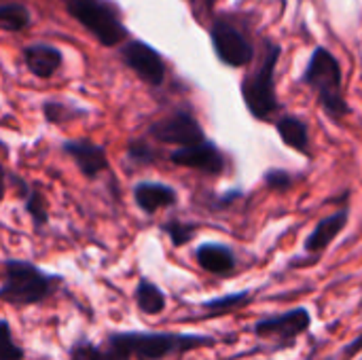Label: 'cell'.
I'll return each instance as SVG.
<instances>
[{
  "label": "cell",
  "mask_w": 362,
  "mask_h": 360,
  "mask_svg": "<svg viewBox=\"0 0 362 360\" xmlns=\"http://www.w3.org/2000/svg\"><path fill=\"white\" fill-rule=\"evenodd\" d=\"M212 346H216V339L210 335L125 331L110 333L102 344L78 339L70 346L68 354L70 360H165Z\"/></svg>",
  "instance_id": "6da1fadb"
},
{
  "label": "cell",
  "mask_w": 362,
  "mask_h": 360,
  "mask_svg": "<svg viewBox=\"0 0 362 360\" xmlns=\"http://www.w3.org/2000/svg\"><path fill=\"white\" fill-rule=\"evenodd\" d=\"M299 81L316 93L322 112L331 121L339 123L344 117L350 115V104L344 91V68L331 49L322 45L314 47Z\"/></svg>",
  "instance_id": "7a4b0ae2"
},
{
  "label": "cell",
  "mask_w": 362,
  "mask_h": 360,
  "mask_svg": "<svg viewBox=\"0 0 362 360\" xmlns=\"http://www.w3.org/2000/svg\"><path fill=\"white\" fill-rule=\"evenodd\" d=\"M280 55H282V45L272 38H263L261 57L257 59L255 68L242 79L240 85L242 100L250 117L257 121H272L280 110V100L276 91V68Z\"/></svg>",
  "instance_id": "3957f363"
},
{
  "label": "cell",
  "mask_w": 362,
  "mask_h": 360,
  "mask_svg": "<svg viewBox=\"0 0 362 360\" xmlns=\"http://www.w3.org/2000/svg\"><path fill=\"white\" fill-rule=\"evenodd\" d=\"M64 284V278L57 274H47L28 261L8 259L2 263V284L0 301L15 308L40 306L57 293V286Z\"/></svg>",
  "instance_id": "277c9868"
},
{
  "label": "cell",
  "mask_w": 362,
  "mask_h": 360,
  "mask_svg": "<svg viewBox=\"0 0 362 360\" xmlns=\"http://www.w3.org/2000/svg\"><path fill=\"white\" fill-rule=\"evenodd\" d=\"M212 51L216 59L227 68H244L250 66L257 57V49L248 30L242 28L229 15H214L208 28Z\"/></svg>",
  "instance_id": "5b68a950"
},
{
  "label": "cell",
  "mask_w": 362,
  "mask_h": 360,
  "mask_svg": "<svg viewBox=\"0 0 362 360\" xmlns=\"http://www.w3.org/2000/svg\"><path fill=\"white\" fill-rule=\"evenodd\" d=\"M68 13L87 28L104 47H117L127 38L121 15L106 0H64Z\"/></svg>",
  "instance_id": "8992f818"
},
{
  "label": "cell",
  "mask_w": 362,
  "mask_h": 360,
  "mask_svg": "<svg viewBox=\"0 0 362 360\" xmlns=\"http://www.w3.org/2000/svg\"><path fill=\"white\" fill-rule=\"evenodd\" d=\"M148 134L157 142L176 144L178 149L193 146V144H199V142L208 140L204 127L199 125L195 115L189 112V110H176V112L155 121L148 127Z\"/></svg>",
  "instance_id": "52a82bcc"
},
{
  "label": "cell",
  "mask_w": 362,
  "mask_h": 360,
  "mask_svg": "<svg viewBox=\"0 0 362 360\" xmlns=\"http://www.w3.org/2000/svg\"><path fill=\"white\" fill-rule=\"evenodd\" d=\"M123 64L134 70L146 85L151 87H161L163 81H165V62L161 57V53L151 47L148 42L140 40V38H134V40H127L121 51H119Z\"/></svg>",
  "instance_id": "ba28073f"
},
{
  "label": "cell",
  "mask_w": 362,
  "mask_h": 360,
  "mask_svg": "<svg viewBox=\"0 0 362 360\" xmlns=\"http://www.w3.org/2000/svg\"><path fill=\"white\" fill-rule=\"evenodd\" d=\"M312 325V316L305 308H295L278 316L263 318L255 325V335L261 339L278 342L280 346H291L299 335L308 333Z\"/></svg>",
  "instance_id": "9c48e42d"
},
{
  "label": "cell",
  "mask_w": 362,
  "mask_h": 360,
  "mask_svg": "<svg viewBox=\"0 0 362 360\" xmlns=\"http://www.w3.org/2000/svg\"><path fill=\"white\" fill-rule=\"evenodd\" d=\"M170 161L174 166L199 170V172L212 174V176H218L225 170V157L212 140H204V142L193 144V146L176 149L170 155Z\"/></svg>",
  "instance_id": "30bf717a"
},
{
  "label": "cell",
  "mask_w": 362,
  "mask_h": 360,
  "mask_svg": "<svg viewBox=\"0 0 362 360\" xmlns=\"http://www.w3.org/2000/svg\"><path fill=\"white\" fill-rule=\"evenodd\" d=\"M62 149L74 161V166L78 168V172L87 180H95L110 166L106 149L100 146V144L89 142V140H70V142H64Z\"/></svg>",
  "instance_id": "8fae6325"
},
{
  "label": "cell",
  "mask_w": 362,
  "mask_h": 360,
  "mask_svg": "<svg viewBox=\"0 0 362 360\" xmlns=\"http://www.w3.org/2000/svg\"><path fill=\"white\" fill-rule=\"evenodd\" d=\"M134 202L144 214H155L163 208H170L178 202V193L174 187L165 182L142 180L134 185Z\"/></svg>",
  "instance_id": "7c38bea8"
},
{
  "label": "cell",
  "mask_w": 362,
  "mask_h": 360,
  "mask_svg": "<svg viewBox=\"0 0 362 360\" xmlns=\"http://www.w3.org/2000/svg\"><path fill=\"white\" fill-rule=\"evenodd\" d=\"M23 59H25V66L28 70L38 76V79H49L53 76L62 62H64V55L57 47L53 45H47V42H34V45H28L23 49Z\"/></svg>",
  "instance_id": "4fadbf2b"
},
{
  "label": "cell",
  "mask_w": 362,
  "mask_h": 360,
  "mask_svg": "<svg viewBox=\"0 0 362 360\" xmlns=\"http://www.w3.org/2000/svg\"><path fill=\"white\" fill-rule=\"evenodd\" d=\"M348 219H350V210H348V208H346V210H339V212H335V214L325 216V219L314 227V231L308 236V240H305V250L312 252V255L325 252V250L333 244V240L346 229Z\"/></svg>",
  "instance_id": "5bb4252c"
},
{
  "label": "cell",
  "mask_w": 362,
  "mask_h": 360,
  "mask_svg": "<svg viewBox=\"0 0 362 360\" xmlns=\"http://www.w3.org/2000/svg\"><path fill=\"white\" fill-rule=\"evenodd\" d=\"M274 125H276V132H278V136L282 138V142L286 144V146H291L293 151H297V153H301V155H305V157H312L310 153H312V149H310V125L301 119V117H297V115H280L276 121H274Z\"/></svg>",
  "instance_id": "9a60e30c"
},
{
  "label": "cell",
  "mask_w": 362,
  "mask_h": 360,
  "mask_svg": "<svg viewBox=\"0 0 362 360\" xmlns=\"http://www.w3.org/2000/svg\"><path fill=\"white\" fill-rule=\"evenodd\" d=\"M195 259L204 272L214 276H231L238 267L235 255L223 244H202L195 250Z\"/></svg>",
  "instance_id": "2e32d148"
},
{
  "label": "cell",
  "mask_w": 362,
  "mask_h": 360,
  "mask_svg": "<svg viewBox=\"0 0 362 360\" xmlns=\"http://www.w3.org/2000/svg\"><path fill=\"white\" fill-rule=\"evenodd\" d=\"M134 299H136V308L146 314V316H157L165 310L168 306V299H165V293L151 280L142 278L138 284H136V291H134Z\"/></svg>",
  "instance_id": "e0dca14e"
},
{
  "label": "cell",
  "mask_w": 362,
  "mask_h": 360,
  "mask_svg": "<svg viewBox=\"0 0 362 360\" xmlns=\"http://www.w3.org/2000/svg\"><path fill=\"white\" fill-rule=\"evenodd\" d=\"M13 182L19 185V191H21L23 202H25V212H28V216L32 219L34 227H36V229H42V227L49 223V208H47L45 195H42L36 187L23 182V180L17 178V176L13 178Z\"/></svg>",
  "instance_id": "ac0fdd59"
},
{
  "label": "cell",
  "mask_w": 362,
  "mask_h": 360,
  "mask_svg": "<svg viewBox=\"0 0 362 360\" xmlns=\"http://www.w3.org/2000/svg\"><path fill=\"white\" fill-rule=\"evenodd\" d=\"M250 301H252V293L250 291H242V293H233V295H225V297L206 301V303H202V308L206 310L208 316H223V314H229V312L246 308Z\"/></svg>",
  "instance_id": "d6986e66"
},
{
  "label": "cell",
  "mask_w": 362,
  "mask_h": 360,
  "mask_svg": "<svg viewBox=\"0 0 362 360\" xmlns=\"http://www.w3.org/2000/svg\"><path fill=\"white\" fill-rule=\"evenodd\" d=\"M30 23V11L23 4H0V30L19 32Z\"/></svg>",
  "instance_id": "ffe728a7"
},
{
  "label": "cell",
  "mask_w": 362,
  "mask_h": 360,
  "mask_svg": "<svg viewBox=\"0 0 362 360\" xmlns=\"http://www.w3.org/2000/svg\"><path fill=\"white\" fill-rule=\"evenodd\" d=\"M25 352L21 346L15 344L11 327L6 320H0V360H23Z\"/></svg>",
  "instance_id": "44dd1931"
},
{
  "label": "cell",
  "mask_w": 362,
  "mask_h": 360,
  "mask_svg": "<svg viewBox=\"0 0 362 360\" xmlns=\"http://www.w3.org/2000/svg\"><path fill=\"white\" fill-rule=\"evenodd\" d=\"M161 229L170 236L172 244H174L176 248H180V246H187V244L193 240L197 227L191 225V223H182V221H168Z\"/></svg>",
  "instance_id": "7402d4cb"
},
{
  "label": "cell",
  "mask_w": 362,
  "mask_h": 360,
  "mask_svg": "<svg viewBox=\"0 0 362 360\" xmlns=\"http://www.w3.org/2000/svg\"><path fill=\"white\" fill-rule=\"evenodd\" d=\"M42 112H45V119L53 125H62L64 121H70L74 117L85 115L83 110H76V108L70 110V106H66L64 102H45Z\"/></svg>",
  "instance_id": "603a6c76"
},
{
  "label": "cell",
  "mask_w": 362,
  "mask_h": 360,
  "mask_svg": "<svg viewBox=\"0 0 362 360\" xmlns=\"http://www.w3.org/2000/svg\"><path fill=\"white\" fill-rule=\"evenodd\" d=\"M127 159L136 166H151L157 159V151L146 140H132L127 144Z\"/></svg>",
  "instance_id": "cb8c5ba5"
},
{
  "label": "cell",
  "mask_w": 362,
  "mask_h": 360,
  "mask_svg": "<svg viewBox=\"0 0 362 360\" xmlns=\"http://www.w3.org/2000/svg\"><path fill=\"white\" fill-rule=\"evenodd\" d=\"M263 182L274 189V191H288L293 185H295V176L288 172V170H278V168H272L265 172L263 176Z\"/></svg>",
  "instance_id": "d4e9b609"
},
{
  "label": "cell",
  "mask_w": 362,
  "mask_h": 360,
  "mask_svg": "<svg viewBox=\"0 0 362 360\" xmlns=\"http://www.w3.org/2000/svg\"><path fill=\"white\" fill-rule=\"evenodd\" d=\"M361 350H362V335H358V337H356L348 348H344V352H341V354H344V359L350 360V359H354Z\"/></svg>",
  "instance_id": "484cf974"
},
{
  "label": "cell",
  "mask_w": 362,
  "mask_h": 360,
  "mask_svg": "<svg viewBox=\"0 0 362 360\" xmlns=\"http://www.w3.org/2000/svg\"><path fill=\"white\" fill-rule=\"evenodd\" d=\"M4 195H6V172L0 163V204L4 202Z\"/></svg>",
  "instance_id": "4316f807"
},
{
  "label": "cell",
  "mask_w": 362,
  "mask_h": 360,
  "mask_svg": "<svg viewBox=\"0 0 362 360\" xmlns=\"http://www.w3.org/2000/svg\"><path fill=\"white\" fill-rule=\"evenodd\" d=\"M218 0H202V6L208 15H214V6H216Z\"/></svg>",
  "instance_id": "83f0119b"
},
{
  "label": "cell",
  "mask_w": 362,
  "mask_h": 360,
  "mask_svg": "<svg viewBox=\"0 0 362 360\" xmlns=\"http://www.w3.org/2000/svg\"><path fill=\"white\" fill-rule=\"evenodd\" d=\"M189 2H195V0H189Z\"/></svg>",
  "instance_id": "f1b7e54d"
}]
</instances>
